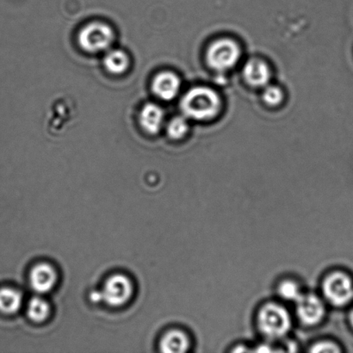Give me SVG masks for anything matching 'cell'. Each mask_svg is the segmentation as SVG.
<instances>
[{
    "mask_svg": "<svg viewBox=\"0 0 353 353\" xmlns=\"http://www.w3.org/2000/svg\"><path fill=\"white\" fill-rule=\"evenodd\" d=\"M263 99L269 105L275 106L281 103L283 99L282 90L274 85H266L263 92Z\"/></svg>",
    "mask_w": 353,
    "mask_h": 353,
    "instance_id": "ac0fdd59",
    "label": "cell"
},
{
    "mask_svg": "<svg viewBox=\"0 0 353 353\" xmlns=\"http://www.w3.org/2000/svg\"><path fill=\"white\" fill-rule=\"evenodd\" d=\"M91 300L94 303L103 302L101 290H99V292H93L91 294Z\"/></svg>",
    "mask_w": 353,
    "mask_h": 353,
    "instance_id": "ffe728a7",
    "label": "cell"
},
{
    "mask_svg": "<svg viewBox=\"0 0 353 353\" xmlns=\"http://www.w3.org/2000/svg\"><path fill=\"white\" fill-rule=\"evenodd\" d=\"M258 323L262 334L272 340L285 336L292 327V318L288 311L276 303H270L262 307Z\"/></svg>",
    "mask_w": 353,
    "mask_h": 353,
    "instance_id": "7a4b0ae2",
    "label": "cell"
},
{
    "mask_svg": "<svg viewBox=\"0 0 353 353\" xmlns=\"http://www.w3.org/2000/svg\"><path fill=\"white\" fill-rule=\"evenodd\" d=\"M105 65L107 70L113 74H123L130 67V58L125 52L114 50L106 55Z\"/></svg>",
    "mask_w": 353,
    "mask_h": 353,
    "instance_id": "5bb4252c",
    "label": "cell"
},
{
    "mask_svg": "<svg viewBox=\"0 0 353 353\" xmlns=\"http://www.w3.org/2000/svg\"><path fill=\"white\" fill-rule=\"evenodd\" d=\"M181 82L174 72H162L154 78L153 81V91L159 98L167 100L175 99L179 94Z\"/></svg>",
    "mask_w": 353,
    "mask_h": 353,
    "instance_id": "9c48e42d",
    "label": "cell"
},
{
    "mask_svg": "<svg viewBox=\"0 0 353 353\" xmlns=\"http://www.w3.org/2000/svg\"><path fill=\"white\" fill-rule=\"evenodd\" d=\"M163 119V110L155 103H147L141 110L140 122L148 133L153 134L158 133Z\"/></svg>",
    "mask_w": 353,
    "mask_h": 353,
    "instance_id": "8fae6325",
    "label": "cell"
},
{
    "mask_svg": "<svg viewBox=\"0 0 353 353\" xmlns=\"http://www.w3.org/2000/svg\"><path fill=\"white\" fill-rule=\"evenodd\" d=\"M23 296L19 290L0 289V311L3 314H15L22 306Z\"/></svg>",
    "mask_w": 353,
    "mask_h": 353,
    "instance_id": "4fadbf2b",
    "label": "cell"
},
{
    "mask_svg": "<svg viewBox=\"0 0 353 353\" xmlns=\"http://www.w3.org/2000/svg\"><path fill=\"white\" fill-rule=\"evenodd\" d=\"M349 321H350L351 326L353 328V307L351 310L350 314H349Z\"/></svg>",
    "mask_w": 353,
    "mask_h": 353,
    "instance_id": "44dd1931",
    "label": "cell"
},
{
    "mask_svg": "<svg viewBox=\"0 0 353 353\" xmlns=\"http://www.w3.org/2000/svg\"><path fill=\"white\" fill-rule=\"evenodd\" d=\"M30 285L34 292L40 294L50 292L54 289L57 281V272L53 266L43 263L31 270L30 275Z\"/></svg>",
    "mask_w": 353,
    "mask_h": 353,
    "instance_id": "ba28073f",
    "label": "cell"
},
{
    "mask_svg": "<svg viewBox=\"0 0 353 353\" xmlns=\"http://www.w3.org/2000/svg\"><path fill=\"white\" fill-rule=\"evenodd\" d=\"M279 293L283 299L293 301V302H296L303 295L299 286L292 281L282 283V285L279 286Z\"/></svg>",
    "mask_w": 353,
    "mask_h": 353,
    "instance_id": "e0dca14e",
    "label": "cell"
},
{
    "mask_svg": "<svg viewBox=\"0 0 353 353\" xmlns=\"http://www.w3.org/2000/svg\"><path fill=\"white\" fill-rule=\"evenodd\" d=\"M310 352H330V353H335V352H340L341 349L340 347H338L337 345H335L333 343V342L330 341H323L319 342V343H317L314 345H313V347L310 349Z\"/></svg>",
    "mask_w": 353,
    "mask_h": 353,
    "instance_id": "d6986e66",
    "label": "cell"
},
{
    "mask_svg": "<svg viewBox=\"0 0 353 353\" xmlns=\"http://www.w3.org/2000/svg\"><path fill=\"white\" fill-rule=\"evenodd\" d=\"M296 303L297 314L303 323L314 326L323 319L326 309L320 297L314 294H303Z\"/></svg>",
    "mask_w": 353,
    "mask_h": 353,
    "instance_id": "52a82bcc",
    "label": "cell"
},
{
    "mask_svg": "<svg viewBox=\"0 0 353 353\" xmlns=\"http://www.w3.org/2000/svg\"><path fill=\"white\" fill-rule=\"evenodd\" d=\"M241 50L234 41L223 38L214 41L207 51V62L214 70L225 72L237 65Z\"/></svg>",
    "mask_w": 353,
    "mask_h": 353,
    "instance_id": "3957f363",
    "label": "cell"
},
{
    "mask_svg": "<svg viewBox=\"0 0 353 353\" xmlns=\"http://www.w3.org/2000/svg\"><path fill=\"white\" fill-rule=\"evenodd\" d=\"M115 34L108 24L94 22L88 24L79 34V43L83 50L98 53L112 44Z\"/></svg>",
    "mask_w": 353,
    "mask_h": 353,
    "instance_id": "277c9868",
    "label": "cell"
},
{
    "mask_svg": "<svg viewBox=\"0 0 353 353\" xmlns=\"http://www.w3.org/2000/svg\"><path fill=\"white\" fill-rule=\"evenodd\" d=\"M133 293L132 283L123 274L110 276L101 290L103 302L112 307L126 304Z\"/></svg>",
    "mask_w": 353,
    "mask_h": 353,
    "instance_id": "8992f818",
    "label": "cell"
},
{
    "mask_svg": "<svg viewBox=\"0 0 353 353\" xmlns=\"http://www.w3.org/2000/svg\"><path fill=\"white\" fill-rule=\"evenodd\" d=\"M221 108L219 95L205 86L190 89L181 101V109L186 119L196 121L213 119L219 114Z\"/></svg>",
    "mask_w": 353,
    "mask_h": 353,
    "instance_id": "6da1fadb",
    "label": "cell"
},
{
    "mask_svg": "<svg viewBox=\"0 0 353 353\" xmlns=\"http://www.w3.org/2000/svg\"><path fill=\"white\" fill-rule=\"evenodd\" d=\"M189 339L179 330L168 332L161 341V350L165 353H183L188 350Z\"/></svg>",
    "mask_w": 353,
    "mask_h": 353,
    "instance_id": "7c38bea8",
    "label": "cell"
},
{
    "mask_svg": "<svg viewBox=\"0 0 353 353\" xmlns=\"http://www.w3.org/2000/svg\"><path fill=\"white\" fill-rule=\"evenodd\" d=\"M189 123L185 117H176L171 120L168 127L169 137L174 140L182 139L188 133Z\"/></svg>",
    "mask_w": 353,
    "mask_h": 353,
    "instance_id": "2e32d148",
    "label": "cell"
},
{
    "mask_svg": "<svg viewBox=\"0 0 353 353\" xmlns=\"http://www.w3.org/2000/svg\"><path fill=\"white\" fill-rule=\"evenodd\" d=\"M50 313V307L46 301L40 297H33L28 305V316L36 323L47 319Z\"/></svg>",
    "mask_w": 353,
    "mask_h": 353,
    "instance_id": "9a60e30c",
    "label": "cell"
},
{
    "mask_svg": "<svg viewBox=\"0 0 353 353\" xmlns=\"http://www.w3.org/2000/svg\"><path fill=\"white\" fill-rule=\"evenodd\" d=\"M243 75L245 81L254 88H265L271 79V71L265 61L252 59L245 65Z\"/></svg>",
    "mask_w": 353,
    "mask_h": 353,
    "instance_id": "30bf717a",
    "label": "cell"
},
{
    "mask_svg": "<svg viewBox=\"0 0 353 353\" xmlns=\"http://www.w3.org/2000/svg\"><path fill=\"white\" fill-rule=\"evenodd\" d=\"M323 290L328 302L334 306L347 305L353 300V281L345 272H336L328 276Z\"/></svg>",
    "mask_w": 353,
    "mask_h": 353,
    "instance_id": "5b68a950",
    "label": "cell"
}]
</instances>
